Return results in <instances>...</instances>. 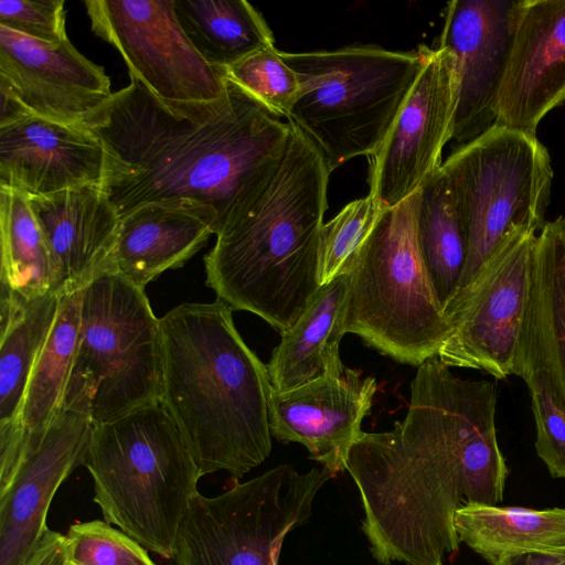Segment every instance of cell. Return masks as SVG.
<instances>
[{
	"label": "cell",
	"mask_w": 565,
	"mask_h": 565,
	"mask_svg": "<svg viewBox=\"0 0 565 565\" xmlns=\"http://www.w3.org/2000/svg\"><path fill=\"white\" fill-rule=\"evenodd\" d=\"M63 0H1L0 26L44 42L67 39Z\"/></svg>",
	"instance_id": "obj_34"
},
{
	"label": "cell",
	"mask_w": 565,
	"mask_h": 565,
	"mask_svg": "<svg viewBox=\"0 0 565 565\" xmlns=\"http://www.w3.org/2000/svg\"><path fill=\"white\" fill-rule=\"evenodd\" d=\"M84 127L104 148L100 188L119 218L145 204L190 200L215 210V234L271 177L291 132L228 78L215 102L171 106L130 77Z\"/></svg>",
	"instance_id": "obj_2"
},
{
	"label": "cell",
	"mask_w": 565,
	"mask_h": 565,
	"mask_svg": "<svg viewBox=\"0 0 565 565\" xmlns=\"http://www.w3.org/2000/svg\"><path fill=\"white\" fill-rule=\"evenodd\" d=\"M279 53L300 82L286 118L317 147L331 172L381 147L423 66L420 46Z\"/></svg>",
	"instance_id": "obj_6"
},
{
	"label": "cell",
	"mask_w": 565,
	"mask_h": 565,
	"mask_svg": "<svg viewBox=\"0 0 565 565\" xmlns=\"http://www.w3.org/2000/svg\"><path fill=\"white\" fill-rule=\"evenodd\" d=\"M29 196L55 270L54 292L82 290L105 271L120 218L100 185L86 184Z\"/></svg>",
	"instance_id": "obj_20"
},
{
	"label": "cell",
	"mask_w": 565,
	"mask_h": 565,
	"mask_svg": "<svg viewBox=\"0 0 565 565\" xmlns=\"http://www.w3.org/2000/svg\"><path fill=\"white\" fill-rule=\"evenodd\" d=\"M416 193L380 213L349 271L343 329L399 363L436 356L450 327L423 263Z\"/></svg>",
	"instance_id": "obj_7"
},
{
	"label": "cell",
	"mask_w": 565,
	"mask_h": 565,
	"mask_svg": "<svg viewBox=\"0 0 565 565\" xmlns=\"http://www.w3.org/2000/svg\"><path fill=\"white\" fill-rule=\"evenodd\" d=\"M216 225L215 210L194 201L141 205L120 217L105 271L145 289L162 273L182 267L215 234Z\"/></svg>",
	"instance_id": "obj_21"
},
{
	"label": "cell",
	"mask_w": 565,
	"mask_h": 565,
	"mask_svg": "<svg viewBox=\"0 0 565 565\" xmlns=\"http://www.w3.org/2000/svg\"><path fill=\"white\" fill-rule=\"evenodd\" d=\"M440 168L449 179L468 245L458 292L508 237L521 230H542L553 170L536 135L497 124L459 146Z\"/></svg>",
	"instance_id": "obj_9"
},
{
	"label": "cell",
	"mask_w": 565,
	"mask_h": 565,
	"mask_svg": "<svg viewBox=\"0 0 565 565\" xmlns=\"http://www.w3.org/2000/svg\"><path fill=\"white\" fill-rule=\"evenodd\" d=\"M523 380L531 392L536 454L552 477L565 479V409L541 376Z\"/></svg>",
	"instance_id": "obj_33"
},
{
	"label": "cell",
	"mask_w": 565,
	"mask_h": 565,
	"mask_svg": "<svg viewBox=\"0 0 565 565\" xmlns=\"http://www.w3.org/2000/svg\"><path fill=\"white\" fill-rule=\"evenodd\" d=\"M61 298L51 291L28 301L0 288V491L23 461L21 416L25 392Z\"/></svg>",
	"instance_id": "obj_22"
},
{
	"label": "cell",
	"mask_w": 565,
	"mask_h": 565,
	"mask_svg": "<svg viewBox=\"0 0 565 565\" xmlns=\"http://www.w3.org/2000/svg\"><path fill=\"white\" fill-rule=\"evenodd\" d=\"M81 297L82 290L62 296L55 322L31 373L21 416L23 460L40 446L62 411L77 347Z\"/></svg>",
	"instance_id": "obj_26"
},
{
	"label": "cell",
	"mask_w": 565,
	"mask_h": 565,
	"mask_svg": "<svg viewBox=\"0 0 565 565\" xmlns=\"http://www.w3.org/2000/svg\"><path fill=\"white\" fill-rule=\"evenodd\" d=\"M0 231L1 288L28 301L53 291L54 264L29 196L7 185H0Z\"/></svg>",
	"instance_id": "obj_29"
},
{
	"label": "cell",
	"mask_w": 565,
	"mask_h": 565,
	"mask_svg": "<svg viewBox=\"0 0 565 565\" xmlns=\"http://www.w3.org/2000/svg\"><path fill=\"white\" fill-rule=\"evenodd\" d=\"M349 282L344 274L320 286L297 322L280 333L267 364L275 392L311 382L343 363L339 350Z\"/></svg>",
	"instance_id": "obj_24"
},
{
	"label": "cell",
	"mask_w": 565,
	"mask_h": 565,
	"mask_svg": "<svg viewBox=\"0 0 565 565\" xmlns=\"http://www.w3.org/2000/svg\"><path fill=\"white\" fill-rule=\"evenodd\" d=\"M381 209L371 195L348 203L324 223L319 246V285L349 274L353 262L370 235Z\"/></svg>",
	"instance_id": "obj_30"
},
{
	"label": "cell",
	"mask_w": 565,
	"mask_h": 565,
	"mask_svg": "<svg viewBox=\"0 0 565 565\" xmlns=\"http://www.w3.org/2000/svg\"><path fill=\"white\" fill-rule=\"evenodd\" d=\"M377 392L375 377L343 363L324 375L285 392L273 391L269 404L271 436L298 443L309 457L333 476L347 470L351 448Z\"/></svg>",
	"instance_id": "obj_16"
},
{
	"label": "cell",
	"mask_w": 565,
	"mask_h": 565,
	"mask_svg": "<svg viewBox=\"0 0 565 565\" xmlns=\"http://www.w3.org/2000/svg\"><path fill=\"white\" fill-rule=\"evenodd\" d=\"M225 302L180 303L161 318L160 402L177 424L200 477L235 479L270 454L267 365L237 331Z\"/></svg>",
	"instance_id": "obj_4"
},
{
	"label": "cell",
	"mask_w": 565,
	"mask_h": 565,
	"mask_svg": "<svg viewBox=\"0 0 565 565\" xmlns=\"http://www.w3.org/2000/svg\"><path fill=\"white\" fill-rule=\"evenodd\" d=\"M333 477L285 463L216 497L198 492L175 537V565H279L288 533L309 520L318 491Z\"/></svg>",
	"instance_id": "obj_10"
},
{
	"label": "cell",
	"mask_w": 565,
	"mask_h": 565,
	"mask_svg": "<svg viewBox=\"0 0 565 565\" xmlns=\"http://www.w3.org/2000/svg\"><path fill=\"white\" fill-rule=\"evenodd\" d=\"M520 0H454L439 39L454 56L457 102L452 140L459 146L495 124V104Z\"/></svg>",
	"instance_id": "obj_14"
},
{
	"label": "cell",
	"mask_w": 565,
	"mask_h": 565,
	"mask_svg": "<svg viewBox=\"0 0 565 565\" xmlns=\"http://www.w3.org/2000/svg\"><path fill=\"white\" fill-rule=\"evenodd\" d=\"M0 88L29 115L84 126L111 96L103 67L67 39L50 43L0 26Z\"/></svg>",
	"instance_id": "obj_15"
},
{
	"label": "cell",
	"mask_w": 565,
	"mask_h": 565,
	"mask_svg": "<svg viewBox=\"0 0 565 565\" xmlns=\"http://www.w3.org/2000/svg\"><path fill=\"white\" fill-rule=\"evenodd\" d=\"M93 433L89 418L62 409L40 446L0 491V565H25L49 529L46 515L62 482L84 465Z\"/></svg>",
	"instance_id": "obj_18"
},
{
	"label": "cell",
	"mask_w": 565,
	"mask_h": 565,
	"mask_svg": "<svg viewBox=\"0 0 565 565\" xmlns=\"http://www.w3.org/2000/svg\"><path fill=\"white\" fill-rule=\"evenodd\" d=\"M423 66L388 135L370 159L369 195L390 209L415 194L441 167L457 102L454 56L419 45Z\"/></svg>",
	"instance_id": "obj_13"
},
{
	"label": "cell",
	"mask_w": 565,
	"mask_h": 565,
	"mask_svg": "<svg viewBox=\"0 0 565 565\" xmlns=\"http://www.w3.org/2000/svg\"><path fill=\"white\" fill-rule=\"evenodd\" d=\"M66 539L73 565H156L141 544L106 521L72 524Z\"/></svg>",
	"instance_id": "obj_32"
},
{
	"label": "cell",
	"mask_w": 565,
	"mask_h": 565,
	"mask_svg": "<svg viewBox=\"0 0 565 565\" xmlns=\"http://www.w3.org/2000/svg\"><path fill=\"white\" fill-rule=\"evenodd\" d=\"M513 565H565V548L557 552L530 554L518 559Z\"/></svg>",
	"instance_id": "obj_36"
},
{
	"label": "cell",
	"mask_w": 565,
	"mask_h": 565,
	"mask_svg": "<svg viewBox=\"0 0 565 565\" xmlns=\"http://www.w3.org/2000/svg\"><path fill=\"white\" fill-rule=\"evenodd\" d=\"M84 466L109 524L164 558L201 478L160 401L93 426Z\"/></svg>",
	"instance_id": "obj_5"
},
{
	"label": "cell",
	"mask_w": 565,
	"mask_h": 565,
	"mask_svg": "<svg viewBox=\"0 0 565 565\" xmlns=\"http://www.w3.org/2000/svg\"><path fill=\"white\" fill-rule=\"evenodd\" d=\"M104 148L84 126L30 115L0 126V185L30 196L100 185Z\"/></svg>",
	"instance_id": "obj_19"
},
{
	"label": "cell",
	"mask_w": 565,
	"mask_h": 565,
	"mask_svg": "<svg viewBox=\"0 0 565 565\" xmlns=\"http://www.w3.org/2000/svg\"><path fill=\"white\" fill-rule=\"evenodd\" d=\"M415 232L423 263L445 308L458 290L468 245L449 179L441 168L416 192Z\"/></svg>",
	"instance_id": "obj_27"
},
{
	"label": "cell",
	"mask_w": 565,
	"mask_h": 565,
	"mask_svg": "<svg viewBox=\"0 0 565 565\" xmlns=\"http://www.w3.org/2000/svg\"><path fill=\"white\" fill-rule=\"evenodd\" d=\"M160 324L145 289L105 271L83 289L78 339L62 409L93 426L160 401Z\"/></svg>",
	"instance_id": "obj_8"
},
{
	"label": "cell",
	"mask_w": 565,
	"mask_h": 565,
	"mask_svg": "<svg viewBox=\"0 0 565 565\" xmlns=\"http://www.w3.org/2000/svg\"><path fill=\"white\" fill-rule=\"evenodd\" d=\"M275 46L260 50L224 70L226 77L277 117H287L300 90L297 73Z\"/></svg>",
	"instance_id": "obj_31"
},
{
	"label": "cell",
	"mask_w": 565,
	"mask_h": 565,
	"mask_svg": "<svg viewBox=\"0 0 565 565\" xmlns=\"http://www.w3.org/2000/svg\"><path fill=\"white\" fill-rule=\"evenodd\" d=\"M70 565H73L72 563Z\"/></svg>",
	"instance_id": "obj_37"
},
{
	"label": "cell",
	"mask_w": 565,
	"mask_h": 565,
	"mask_svg": "<svg viewBox=\"0 0 565 565\" xmlns=\"http://www.w3.org/2000/svg\"><path fill=\"white\" fill-rule=\"evenodd\" d=\"M495 405L494 383L463 380L436 355L417 366L405 417L351 448L347 471L380 564L444 565L459 550L456 511L502 501L509 470Z\"/></svg>",
	"instance_id": "obj_1"
},
{
	"label": "cell",
	"mask_w": 565,
	"mask_h": 565,
	"mask_svg": "<svg viewBox=\"0 0 565 565\" xmlns=\"http://www.w3.org/2000/svg\"><path fill=\"white\" fill-rule=\"evenodd\" d=\"M565 99V0H520L495 124L536 135Z\"/></svg>",
	"instance_id": "obj_17"
},
{
	"label": "cell",
	"mask_w": 565,
	"mask_h": 565,
	"mask_svg": "<svg viewBox=\"0 0 565 565\" xmlns=\"http://www.w3.org/2000/svg\"><path fill=\"white\" fill-rule=\"evenodd\" d=\"M513 374L541 376L565 409V214L536 236Z\"/></svg>",
	"instance_id": "obj_23"
},
{
	"label": "cell",
	"mask_w": 565,
	"mask_h": 565,
	"mask_svg": "<svg viewBox=\"0 0 565 565\" xmlns=\"http://www.w3.org/2000/svg\"><path fill=\"white\" fill-rule=\"evenodd\" d=\"M66 535L50 529L43 534L25 565H70Z\"/></svg>",
	"instance_id": "obj_35"
},
{
	"label": "cell",
	"mask_w": 565,
	"mask_h": 565,
	"mask_svg": "<svg viewBox=\"0 0 565 565\" xmlns=\"http://www.w3.org/2000/svg\"><path fill=\"white\" fill-rule=\"evenodd\" d=\"M454 526L459 541L489 565H513L530 554L565 548V508L466 503L456 511Z\"/></svg>",
	"instance_id": "obj_25"
},
{
	"label": "cell",
	"mask_w": 565,
	"mask_h": 565,
	"mask_svg": "<svg viewBox=\"0 0 565 565\" xmlns=\"http://www.w3.org/2000/svg\"><path fill=\"white\" fill-rule=\"evenodd\" d=\"M93 32L121 55L129 76L167 105L205 104L225 93L224 70L207 63L178 20L174 0H88Z\"/></svg>",
	"instance_id": "obj_12"
},
{
	"label": "cell",
	"mask_w": 565,
	"mask_h": 565,
	"mask_svg": "<svg viewBox=\"0 0 565 565\" xmlns=\"http://www.w3.org/2000/svg\"><path fill=\"white\" fill-rule=\"evenodd\" d=\"M178 20L196 51L225 70L274 45L260 12L245 0H174Z\"/></svg>",
	"instance_id": "obj_28"
},
{
	"label": "cell",
	"mask_w": 565,
	"mask_h": 565,
	"mask_svg": "<svg viewBox=\"0 0 565 565\" xmlns=\"http://www.w3.org/2000/svg\"><path fill=\"white\" fill-rule=\"evenodd\" d=\"M536 236L526 228L508 237L444 308L450 330L437 353L443 363L483 371L499 380L513 374Z\"/></svg>",
	"instance_id": "obj_11"
},
{
	"label": "cell",
	"mask_w": 565,
	"mask_h": 565,
	"mask_svg": "<svg viewBox=\"0 0 565 565\" xmlns=\"http://www.w3.org/2000/svg\"><path fill=\"white\" fill-rule=\"evenodd\" d=\"M290 124V122H289ZM271 177L241 201L204 256L205 285L232 310L254 313L279 333L320 288L319 246L330 169L295 125Z\"/></svg>",
	"instance_id": "obj_3"
}]
</instances>
